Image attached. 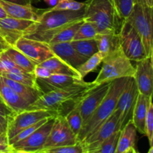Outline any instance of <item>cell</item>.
Instances as JSON below:
<instances>
[{
  "instance_id": "1",
  "label": "cell",
  "mask_w": 153,
  "mask_h": 153,
  "mask_svg": "<svg viewBox=\"0 0 153 153\" xmlns=\"http://www.w3.org/2000/svg\"><path fill=\"white\" fill-rule=\"evenodd\" d=\"M84 8L79 10L45 9L38 19L25 30L22 37L49 43L51 39L64 27L83 19Z\"/></svg>"
},
{
  "instance_id": "2",
  "label": "cell",
  "mask_w": 153,
  "mask_h": 153,
  "mask_svg": "<svg viewBox=\"0 0 153 153\" xmlns=\"http://www.w3.org/2000/svg\"><path fill=\"white\" fill-rule=\"evenodd\" d=\"M93 82H82L50 91L40 96L28 110L53 111L57 115L64 116L73 108L82 97L95 88Z\"/></svg>"
},
{
  "instance_id": "3",
  "label": "cell",
  "mask_w": 153,
  "mask_h": 153,
  "mask_svg": "<svg viewBox=\"0 0 153 153\" xmlns=\"http://www.w3.org/2000/svg\"><path fill=\"white\" fill-rule=\"evenodd\" d=\"M85 4L83 20L92 23L98 34L119 33L123 19L113 0H88Z\"/></svg>"
},
{
  "instance_id": "4",
  "label": "cell",
  "mask_w": 153,
  "mask_h": 153,
  "mask_svg": "<svg viewBox=\"0 0 153 153\" xmlns=\"http://www.w3.org/2000/svg\"><path fill=\"white\" fill-rule=\"evenodd\" d=\"M128 79V77H125L112 81L104 100L81 128L77 136L78 142L81 143L88 138L114 113L120 95L123 91Z\"/></svg>"
},
{
  "instance_id": "5",
  "label": "cell",
  "mask_w": 153,
  "mask_h": 153,
  "mask_svg": "<svg viewBox=\"0 0 153 153\" xmlns=\"http://www.w3.org/2000/svg\"><path fill=\"white\" fill-rule=\"evenodd\" d=\"M102 63V67L98 76L92 82L96 86L120 78L133 77L134 75L135 67L124 55L121 47L108 55Z\"/></svg>"
},
{
  "instance_id": "6",
  "label": "cell",
  "mask_w": 153,
  "mask_h": 153,
  "mask_svg": "<svg viewBox=\"0 0 153 153\" xmlns=\"http://www.w3.org/2000/svg\"><path fill=\"white\" fill-rule=\"evenodd\" d=\"M152 8L134 4L131 13L126 19L134 26L141 37L146 57L153 55Z\"/></svg>"
},
{
  "instance_id": "7",
  "label": "cell",
  "mask_w": 153,
  "mask_h": 153,
  "mask_svg": "<svg viewBox=\"0 0 153 153\" xmlns=\"http://www.w3.org/2000/svg\"><path fill=\"white\" fill-rule=\"evenodd\" d=\"M120 45L124 55L133 61H138L146 57L143 41L132 25L124 19L118 33Z\"/></svg>"
},
{
  "instance_id": "8",
  "label": "cell",
  "mask_w": 153,
  "mask_h": 153,
  "mask_svg": "<svg viewBox=\"0 0 153 153\" xmlns=\"http://www.w3.org/2000/svg\"><path fill=\"white\" fill-rule=\"evenodd\" d=\"M57 113L49 110H25L16 114L8 121L7 135L8 140L25 128L44 119L55 117Z\"/></svg>"
},
{
  "instance_id": "9",
  "label": "cell",
  "mask_w": 153,
  "mask_h": 153,
  "mask_svg": "<svg viewBox=\"0 0 153 153\" xmlns=\"http://www.w3.org/2000/svg\"><path fill=\"white\" fill-rule=\"evenodd\" d=\"M137 94L138 90L134 77H128L126 85L120 95L114 110L118 115V122L120 130L131 120Z\"/></svg>"
},
{
  "instance_id": "10",
  "label": "cell",
  "mask_w": 153,
  "mask_h": 153,
  "mask_svg": "<svg viewBox=\"0 0 153 153\" xmlns=\"http://www.w3.org/2000/svg\"><path fill=\"white\" fill-rule=\"evenodd\" d=\"M77 143V137L72 131L65 117L62 115H57L43 149L68 146Z\"/></svg>"
},
{
  "instance_id": "11",
  "label": "cell",
  "mask_w": 153,
  "mask_h": 153,
  "mask_svg": "<svg viewBox=\"0 0 153 153\" xmlns=\"http://www.w3.org/2000/svg\"><path fill=\"white\" fill-rule=\"evenodd\" d=\"M120 130L118 115L115 111L88 138L81 142L86 153H94L114 133Z\"/></svg>"
},
{
  "instance_id": "12",
  "label": "cell",
  "mask_w": 153,
  "mask_h": 153,
  "mask_svg": "<svg viewBox=\"0 0 153 153\" xmlns=\"http://www.w3.org/2000/svg\"><path fill=\"white\" fill-rule=\"evenodd\" d=\"M13 46L26 55L36 65L55 55L48 43L24 37L18 39Z\"/></svg>"
},
{
  "instance_id": "13",
  "label": "cell",
  "mask_w": 153,
  "mask_h": 153,
  "mask_svg": "<svg viewBox=\"0 0 153 153\" xmlns=\"http://www.w3.org/2000/svg\"><path fill=\"white\" fill-rule=\"evenodd\" d=\"M111 84V82H109L96 86L92 90L88 91L78 103L83 126L86 123L87 121L104 100L110 88Z\"/></svg>"
},
{
  "instance_id": "14",
  "label": "cell",
  "mask_w": 153,
  "mask_h": 153,
  "mask_svg": "<svg viewBox=\"0 0 153 153\" xmlns=\"http://www.w3.org/2000/svg\"><path fill=\"white\" fill-rule=\"evenodd\" d=\"M55 117L49 118L43 125L39 127L29 136L10 145L12 149L35 153L43 149L52 129Z\"/></svg>"
},
{
  "instance_id": "15",
  "label": "cell",
  "mask_w": 153,
  "mask_h": 153,
  "mask_svg": "<svg viewBox=\"0 0 153 153\" xmlns=\"http://www.w3.org/2000/svg\"><path fill=\"white\" fill-rule=\"evenodd\" d=\"M153 55L136 61L134 79L140 94L148 97H152L153 91Z\"/></svg>"
},
{
  "instance_id": "16",
  "label": "cell",
  "mask_w": 153,
  "mask_h": 153,
  "mask_svg": "<svg viewBox=\"0 0 153 153\" xmlns=\"http://www.w3.org/2000/svg\"><path fill=\"white\" fill-rule=\"evenodd\" d=\"M82 82H84L83 79L78 77L62 74H52L49 77L45 79L36 78L37 87L43 94H46L50 91L65 88L73 84L81 83Z\"/></svg>"
},
{
  "instance_id": "17",
  "label": "cell",
  "mask_w": 153,
  "mask_h": 153,
  "mask_svg": "<svg viewBox=\"0 0 153 153\" xmlns=\"http://www.w3.org/2000/svg\"><path fill=\"white\" fill-rule=\"evenodd\" d=\"M0 5L3 7L7 16L12 18L21 19H27L36 22L38 19L40 15L44 11L45 9L36 8L31 4L22 5V4H13L7 2L3 0H0Z\"/></svg>"
},
{
  "instance_id": "18",
  "label": "cell",
  "mask_w": 153,
  "mask_h": 153,
  "mask_svg": "<svg viewBox=\"0 0 153 153\" xmlns=\"http://www.w3.org/2000/svg\"><path fill=\"white\" fill-rule=\"evenodd\" d=\"M0 97L15 114L28 110L30 104L3 82L0 76Z\"/></svg>"
},
{
  "instance_id": "19",
  "label": "cell",
  "mask_w": 153,
  "mask_h": 153,
  "mask_svg": "<svg viewBox=\"0 0 153 153\" xmlns=\"http://www.w3.org/2000/svg\"><path fill=\"white\" fill-rule=\"evenodd\" d=\"M49 46L55 55L58 56L76 70H77L78 67L86 61L85 58L79 55L75 50L72 46L71 42L56 43Z\"/></svg>"
},
{
  "instance_id": "20",
  "label": "cell",
  "mask_w": 153,
  "mask_h": 153,
  "mask_svg": "<svg viewBox=\"0 0 153 153\" xmlns=\"http://www.w3.org/2000/svg\"><path fill=\"white\" fill-rule=\"evenodd\" d=\"M152 100V97H148L138 92L135 105L132 112L131 120L135 126L137 131L144 134V123L146 114L149 104Z\"/></svg>"
},
{
  "instance_id": "21",
  "label": "cell",
  "mask_w": 153,
  "mask_h": 153,
  "mask_svg": "<svg viewBox=\"0 0 153 153\" xmlns=\"http://www.w3.org/2000/svg\"><path fill=\"white\" fill-rule=\"evenodd\" d=\"M136 137L137 129L132 120H130L120 130L115 153H126L129 149L134 148Z\"/></svg>"
},
{
  "instance_id": "22",
  "label": "cell",
  "mask_w": 153,
  "mask_h": 153,
  "mask_svg": "<svg viewBox=\"0 0 153 153\" xmlns=\"http://www.w3.org/2000/svg\"><path fill=\"white\" fill-rule=\"evenodd\" d=\"M38 65L48 69L52 74L67 75V76H74V77H78L81 79L77 70L64 62L63 60H61L56 55L51 57L50 58L43 61V63L38 64Z\"/></svg>"
},
{
  "instance_id": "23",
  "label": "cell",
  "mask_w": 153,
  "mask_h": 153,
  "mask_svg": "<svg viewBox=\"0 0 153 153\" xmlns=\"http://www.w3.org/2000/svg\"><path fill=\"white\" fill-rule=\"evenodd\" d=\"M98 50L105 58L108 55L120 47L118 34L116 33H101L94 37Z\"/></svg>"
},
{
  "instance_id": "24",
  "label": "cell",
  "mask_w": 153,
  "mask_h": 153,
  "mask_svg": "<svg viewBox=\"0 0 153 153\" xmlns=\"http://www.w3.org/2000/svg\"><path fill=\"white\" fill-rule=\"evenodd\" d=\"M1 77L2 79L3 82L6 85L10 87L22 98H23L25 101L28 102L30 104V105L32 103H34L40 96L43 94L40 90L31 88V87L29 86H27V85L19 83V82H14V81H12L10 79H7V78L2 77V76H1Z\"/></svg>"
},
{
  "instance_id": "25",
  "label": "cell",
  "mask_w": 153,
  "mask_h": 153,
  "mask_svg": "<svg viewBox=\"0 0 153 153\" xmlns=\"http://www.w3.org/2000/svg\"><path fill=\"white\" fill-rule=\"evenodd\" d=\"M4 52L21 70L30 73H34L36 64L14 46H9L6 50H4Z\"/></svg>"
},
{
  "instance_id": "26",
  "label": "cell",
  "mask_w": 153,
  "mask_h": 153,
  "mask_svg": "<svg viewBox=\"0 0 153 153\" xmlns=\"http://www.w3.org/2000/svg\"><path fill=\"white\" fill-rule=\"evenodd\" d=\"M34 23V21L12 18L10 16L0 19V28L4 31L23 35L25 30Z\"/></svg>"
},
{
  "instance_id": "27",
  "label": "cell",
  "mask_w": 153,
  "mask_h": 153,
  "mask_svg": "<svg viewBox=\"0 0 153 153\" xmlns=\"http://www.w3.org/2000/svg\"><path fill=\"white\" fill-rule=\"evenodd\" d=\"M1 76L39 90L37 82H36V77L34 73L25 72L21 70L20 68L15 69L13 71L2 73Z\"/></svg>"
},
{
  "instance_id": "28",
  "label": "cell",
  "mask_w": 153,
  "mask_h": 153,
  "mask_svg": "<svg viewBox=\"0 0 153 153\" xmlns=\"http://www.w3.org/2000/svg\"><path fill=\"white\" fill-rule=\"evenodd\" d=\"M82 22H83V19L75 22L70 25H67V26L64 27L51 39L48 44L53 45L56 44V43L71 42L73 40L75 34H76L78 29L81 26Z\"/></svg>"
},
{
  "instance_id": "29",
  "label": "cell",
  "mask_w": 153,
  "mask_h": 153,
  "mask_svg": "<svg viewBox=\"0 0 153 153\" xmlns=\"http://www.w3.org/2000/svg\"><path fill=\"white\" fill-rule=\"evenodd\" d=\"M71 44L78 54L86 60L99 52L97 43L94 39L72 40Z\"/></svg>"
},
{
  "instance_id": "30",
  "label": "cell",
  "mask_w": 153,
  "mask_h": 153,
  "mask_svg": "<svg viewBox=\"0 0 153 153\" xmlns=\"http://www.w3.org/2000/svg\"><path fill=\"white\" fill-rule=\"evenodd\" d=\"M104 58V55L100 53V52H98L97 53L92 55L91 58L87 59L82 65H80L77 68V71L80 76L81 79H84V78L87 75L97 70V67L102 62Z\"/></svg>"
},
{
  "instance_id": "31",
  "label": "cell",
  "mask_w": 153,
  "mask_h": 153,
  "mask_svg": "<svg viewBox=\"0 0 153 153\" xmlns=\"http://www.w3.org/2000/svg\"><path fill=\"white\" fill-rule=\"evenodd\" d=\"M78 103L73 107V109H71V110L64 116L67 123H68L69 126H70L72 131L74 133L75 135H76V137L78 136L81 128H82V126H83V123H82V117H81L80 111H79Z\"/></svg>"
},
{
  "instance_id": "32",
  "label": "cell",
  "mask_w": 153,
  "mask_h": 153,
  "mask_svg": "<svg viewBox=\"0 0 153 153\" xmlns=\"http://www.w3.org/2000/svg\"><path fill=\"white\" fill-rule=\"evenodd\" d=\"M98 34L95 26L92 23L88 22H83L78 29L77 32L75 34L73 40H91L94 39L95 36Z\"/></svg>"
},
{
  "instance_id": "33",
  "label": "cell",
  "mask_w": 153,
  "mask_h": 153,
  "mask_svg": "<svg viewBox=\"0 0 153 153\" xmlns=\"http://www.w3.org/2000/svg\"><path fill=\"white\" fill-rule=\"evenodd\" d=\"M35 153H86V152L82 143L78 142L73 145L43 149Z\"/></svg>"
},
{
  "instance_id": "34",
  "label": "cell",
  "mask_w": 153,
  "mask_h": 153,
  "mask_svg": "<svg viewBox=\"0 0 153 153\" xmlns=\"http://www.w3.org/2000/svg\"><path fill=\"white\" fill-rule=\"evenodd\" d=\"M120 130L114 133L107 140H105L100 147L94 153H115L117 146L118 139H119Z\"/></svg>"
},
{
  "instance_id": "35",
  "label": "cell",
  "mask_w": 153,
  "mask_h": 153,
  "mask_svg": "<svg viewBox=\"0 0 153 153\" xmlns=\"http://www.w3.org/2000/svg\"><path fill=\"white\" fill-rule=\"evenodd\" d=\"M118 13L123 19L128 18L134 5V0H113Z\"/></svg>"
},
{
  "instance_id": "36",
  "label": "cell",
  "mask_w": 153,
  "mask_h": 153,
  "mask_svg": "<svg viewBox=\"0 0 153 153\" xmlns=\"http://www.w3.org/2000/svg\"><path fill=\"white\" fill-rule=\"evenodd\" d=\"M85 2H79L75 0H58L56 5L50 7L56 10H79L85 7Z\"/></svg>"
},
{
  "instance_id": "37",
  "label": "cell",
  "mask_w": 153,
  "mask_h": 153,
  "mask_svg": "<svg viewBox=\"0 0 153 153\" xmlns=\"http://www.w3.org/2000/svg\"><path fill=\"white\" fill-rule=\"evenodd\" d=\"M144 134L147 137L150 146L153 142V104L151 102L146 114L144 123Z\"/></svg>"
},
{
  "instance_id": "38",
  "label": "cell",
  "mask_w": 153,
  "mask_h": 153,
  "mask_svg": "<svg viewBox=\"0 0 153 153\" xmlns=\"http://www.w3.org/2000/svg\"><path fill=\"white\" fill-rule=\"evenodd\" d=\"M49 119L43 120L40 121V122L37 123H35V124H33V125H31V126L28 127V128H25L24 130L21 131L20 132L18 133L16 135H15L14 137H12L11 139H10V140H8L9 144L12 145L13 143H16V142L19 141V140H22V139L25 138V137H27L28 136H29L30 134H32V133L34 132L35 130H37V128H39V127H40L42 125H43V124H44L45 123H46V121H47Z\"/></svg>"
},
{
  "instance_id": "39",
  "label": "cell",
  "mask_w": 153,
  "mask_h": 153,
  "mask_svg": "<svg viewBox=\"0 0 153 153\" xmlns=\"http://www.w3.org/2000/svg\"><path fill=\"white\" fill-rule=\"evenodd\" d=\"M19 67L10 59L4 51L0 52V76L2 73L13 71V70Z\"/></svg>"
},
{
  "instance_id": "40",
  "label": "cell",
  "mask_w": 153,
  "mask_h": 153,
  "mask_svg": "<svg viewBox=\"0 0 153 153\" xmlns=\"http://www.w3.org/2000/svg\"><path fill=\"white\" fill-rule=\"evenodd\" d=\"M16 114L3 102L0 97V120H10Z\"/></svg>"
},
{
  "instance_id": "41",
  "label": "cell",
  "mask_w": 153,
  "mask_h": 153,
  "mask_svg": "<svg viewBox=\"0 0 153 153\" xmlns=\"http://www.w3.org/2000/svg\"><path fill=\"white\" fill-rule=\"evenodd\" d=\"M33 73L37 79H45V78H48L51 75H52V73L48 69L40 65H36Z\"/></svg>"
},
{
  "instance_id": "42",
  "label": "cell",
  "mask_w": 153,
  "mask_h": 153,
  "mask_svg": "<svg viewBox=\"0 0 153 153\" xmlns=\"http://www.w3.org/2000/svg\"><path fill=\"white\" fill-rule=\"evenodd\" d=\"M11 149L12 148L11 146L9 144L7 133L1 134L0 135V152H10Z\"/></svg>"
},
{
  "instance_id": "43",
  "label": "cell",
  "mask_w": 153,
  "mask_h": 153,
  "mask_svg": "<svg viewBox=\"0 0 153 153\" xmlns=\"http://www.w3.org/2000/svg\"><path fill=\"white\" fill-rule=\"evenodd\" d=\"M3 1L13 3V4H22V5H30V4H32L33 3L38 2L40 0H3Z\"/></svg>"
},
{
  "instance_id": "44",
  "label": "cell",
  "mask_w": 153,
  "mask_h": 153,
  "mask_svg": "<svg viewBox=\"0 0 153 153\" xmlns=\"http://www.w3.org/2000/svg\"><path fill=\"white\" fill-rule=\"evenodd\" d=\"M134 4H138L143 7H153V0H134Z\"/></svg>"
},
{
  "instance_id": "45",
  "label": "cell",
  "mask_w": 153,
  "mask_h": 153,
  "mask_svg": "<svg viewBox=\"0 0 153 153\" xmlns=\"http://www.w3.org/2000/svg\"><path fill=\"white\" fill-rule=\"evenodd\" d=\"M9 120H0V135L7 133Z\"/></svg>"
},
{
  "instance_id": "46",
  "label": "cell",
  "mask_w": 153,
  "mask_h": 153,
  "mask_svg": "<svg viewBox=\"0 0 153 153\" xmlns=\"http://www.w3.org/2000/svg\"><path fill=\"white\" fill-rule=\"evenodd\" d=\"M9 46H11L8 44L7 41L0 35V52H4V50L7 49Z\"/></svg>"
},
{
  "instance_id": "47",
  "label": "cell",
  "mask_w": 153,
  "mask_h": 153,
  "mask_svg": "<svg viewBox=\"0 0 153 153\" xmlns=\"http://www.w3.org/2000/svg\"><path fill=\"white\" fill-rule=\"evenodd\" d=\"M58 0H44L45 2L47 4H49L51 7H53L54 6L56 5V4L58 3Z\"/></svg>"
},
{
  "instance_id": "48",
  "label": "cell",
  "mask_w": 153,
  "mask_h": 153,
  "mask_svg": "<svg viewBox=\"0 0 153 153\" xmlns=\"http://www.w3.org/2000/svg\"><path fill=\"white\" fill-rule=\"evenodd\" d=\"M7 13L5 12V10L3 9V7L0 5V19H4V18L7 17Z\"/></svg>"
},
{
  "instance_id": "49",
  "label": "cell",
  "mask_w": 153,
  "mask_h": 153,
  "mask_svg": "<svg viewBox=\"0 0 153 153\" xmlns=\"http://www.w3.org/2000/svg\"><path fill=\"white\" fill-rule=\"evenodd\" d=\"M10 153H31V152H25V151H22V150H15V149H11Z\"/></svg>"
},
{
  "instance_id": "50",
  "label": "cell",
  "mask_w": 153,
  "mask_h": 153,
  "mask_svg": "<svg viewBox=\"0 0 153 153\" xmlns=\"http://www.w3.org/2000/svg\"><path fill=\"white\" fill-rule=\"evenodd\" d=\"M147 153H153V146H150V148H149V151H148Z\"/></svg>"
},
{
  "instance_id": "51",
  "label": "cell",
  "mask_w": 153,
  "mask_h": 153,
  "mask_svg": "<svg viewBox=\"0 0 153 153\" xmlns=\"http://www.w3.org/2000/svg\"><path fill=\"white\" fill-rule=\"evenodd\" d=\"M134 148H132V149H129L128 152H126V153H134Z\"/></svg>"
},
{
  "instance_id": "52",
  "label": "cell",
  "mask_w": 153,
  "mask_h": 153,
  "mask_svg": "<svg viewBox=\"0 0 153 153\" xmlns=\"http://www.w3.org/2000/svg\"><path fill=\"white\" fill-rule=\"evenodd\" d=\"M134 153H140V152H137V151H136L135 149H134Z\"/></svg>"
},
{
  "instance_id": "53",
  "label": "cell",
  "mask_w": 153,
  "mask_h": 153,
  "mask_svg": "<svg viewBox=\"0 0 153 153\" xmlns=\"http://www.w3.org/2000/svg\"><path fill=\"white\" fill-rule=\"evenodd\" d=\"M0 153H10V152H0Z\"/></svg>"
}]
</instances>
